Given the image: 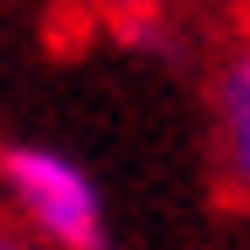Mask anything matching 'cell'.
<instances>
[{"label":"cell","instance_id":"obj_1","mask_svg":"<svg viewBox=\"0 0 250 250\" xmlns=\"http://www.w3.org/2000/svg\"><path fill=\"white\" fill-rule=\"evenodd\" d=\"M0 188L14 195L35 250H104V188L62 146L21 139L0 153Z\"/></svg>","mask_w":250,"mask_h":250},{"label":"cell","instance_id":"obj_2","mask_svg":"<svg viewBox=\"0 0 250 250\" xmlns=\"http://www.w3.org/2000/svg\"><path fill=\"white\" fill-rule=\"evenodd\" d=\"M215 132H223V167L243 188L250 181V56L236 49L215 77Z\"/></svg>","mask_w":250,"mask_h":250},{"label":"cell","instance_id":"obj_3","mask_svg":"<svg viewBox=\"0 0 250 250\" xmlns=\"http://www.w3.org/2000/svg\"><path fill=\"white\" fill-rule=\"evenodd\" d=\"M0 250H35V243H28V236H0Z\"/></svg>","mask_w":250,"mask_h":250},{"label":"cell","instance_id":"obj_4","mask_svg":"<svg viewBox=\"0 0 250 250\" xmlns=\"http://www.w3.org/2000/svg\"><path fill=\"white\" fill-rule=\"evenodd\" d=\"M111 7H146V0H111Z\"/></svg>","mask_w":250,"mask_h":250}]
</instances>
